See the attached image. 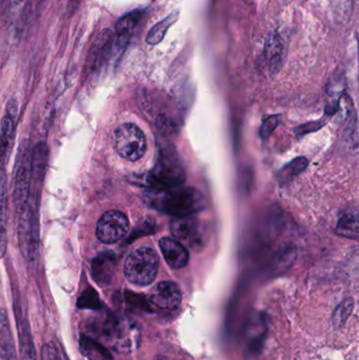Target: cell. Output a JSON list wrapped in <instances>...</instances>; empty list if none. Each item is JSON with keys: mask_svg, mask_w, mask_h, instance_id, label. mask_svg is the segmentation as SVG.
<instances>
[{"mask_svg": "<svg viewBox=\"0 0 359 360\" xmlns=\"http://www.w3.org/2000/svg\"><path fill=\"white\" fill-rule=\"evenodd\" d=\"M150 207L177 217L192 216L206 206L204 195L194 188L177 186L164 190H153L146 195Z\"/></svg>", "mask_w": 359, "mask_h": 360, "instance_id": "obj_1", "label": "cell"}, {"mask_svg": "<svg viewBox=\"0 0 359 360\" xmlns=\"http://www.w3.org/2000/svg\"><path fill=\"white\" fill-rule=\"evenodd\" d=\"M159 269V257L152 247H142L134 250L124 263V276L138 287H146L155 281Z\"/></svg>", "mask_w": 359, "mask_h": 360, "instance_id": "obj_2", "label": "cell"}, {"mask_svg": "<svg viewBox=\"0 0 359 360\" xmlns=\"http://www.w3.org/2000/svg\"><path fill=\"white\" fill-rule=\"evenodd\" d=\"M186 179L184 167L175 151L164 149L159 153L153 170L148 176V184L153 190H164L182 186Z\"/></svg>", "mask_w": 359, "mask_h": 360, "instance_id": "obj_3", "label": "cell"}, {"mask_svg": "<svg viewBox=\"0 0 359 360\" xmlns=\"http://www.w3.org/2000/svg\"><path fill=\"white\" fill-rule=\"evenodd\" d=\"M38 197L31 195L29 205L17 215V236L20 251L27 260L33 261L38 250Z\"/></svg>", "mask_w": 359, "mask_h": 360, "instance_id": "obj_4", "label": "cell"}, {"mask_svg": "<svg viewBox=\"0 0 359 360\" xmlns=\"http://www.w3.org/2000/svg\"><path fill=\"white\" fill-rule=\"evenodd\" d=\"M32 152L28 140L21 142L14 174L13 201L16 213L25 209L31 198Z\"/></svg>", "mask_w": 359, "mask_h": 360, "instance_id": "obj_5", "label": "cell"}, {"mask_svg": "<svg viewBox=\"0 0 359 360\" xmlns=\"http://www.w3.org/2000/svg\"><path fill=\"white\" fill-rule=\"evenodd\" d=\"M113 146L124 160L137 162L146 151V136L136 124H124L114 131Z\"/></svg>", "mask_w": 359, "mask_h": 360, "instance_id": "obj_6", "label": "cell"}, {"mask_svg": "<svg viewBox=\"0 0 359 360\" xmlns=\"http://www.w3.org/2000/svg\"><path fill=\"white\" fill-rule=\"evenodd\" d=\"M171 231L176 240L195 251L204 247L208 238L206 226L202 221L192 216L174 219L171 223Z\"/></svg>", "mask_w": 359, "mask_h": 360, "instance_id": "obj_7", "label": "cell"}, {"mask_svg": "<svg viewBox=\"0 0 359 360\" xmlns=\"http://www.w3.org/2000/svg\"><path fill=\"white\" fill-rule=\"evenodd\" d=\"M129 219L119 211L104 213L96 226V237L101 243L112 245L126 236L129 231Z\"/></svg>", "mask_w": 359, "mask_h": 360, "instance_id": "obj_8", "label": "cell"}, {"mask_svg": "<svg viewBox=\"0 0 359 360\" xmlns=\"http://www.w3.org/2000/svg\"><path fill=\"white\" fill-rule=\"evenodd\" d=\"M182 295L180 287L172 281L158 283L150 296V303L162 313H174L182 305Z\"/></svg>", "mask_w": 359, "mask_h": 360, "instance_id": "obj_9", "label": "cell"}, {"mask_svg": "<svg viewBox=\"0 0 359 360\" xmlns=\"http://www.w3.org/2000/svg\"><path fill=\"white\" fill-rule=\"evenodd\" d=\"M15 319L19 339L20 360H37L35 345L27 315L23 312L19 301L15 303Z\"/></svg>", "mask_w": 359, "mask_h": 360, "instance_id": "obj_10", "label": "cell"}, {"mask_svg": "<svg viewBox=\"0 0 359 360\" xmlns=\"http://www.w3.org/2000/svg\"><path fill=\"white\" fill-rule=\"evenodd\" d=\"M15 104L9 102L7 113L1 122L0 128V170H5L11 154L12 146L14 140V129H15Z\"/></svg>", "mask_w": 359, "mask_h": 360, "instance_id": "obj_11", "label": "cell"}, {"mask_svg": "<svg viewBox=\"0 0 359 360\" xmlns=\"http://www.w3.org/2000/svg\"><path fill=\"white\" fill-rule=\"evenodd\" d=\"M264 56L271 73L276 74L280 72L286 57V48L284 39L278 32H271L266 38Z\"/></svg>", "mask_w": 359, "mask_h": 360, "instance_id": "obj_12", "label": "cell"}, {"mask_svg": "<svg viewBox=\"0 0 359 360\" xmlns=\"http://www.w3.org/2000/svg\"><path fill=\"white\" fill-rule=\"evenodd\" d=\"M144 12L134 11L126 14L118 20L115 26V36H114V46L118 50H124L133 35L138 26L140 25Z\"/></svg>", "mask_w": 359, "mask_h": 360, "instance_id": "obj_13", "label": "cell"}, {"mask_svg": "<svg viewBox=\"0 0 359 360\" xmlns=\"http://www.w3.org/2000/svg\"><path fill=\"white\" fill-rule=\"evenodd\" d=\"M162 255L172 269H182L188 263V252L182 243L170 237H164L159 240Z\"/></svg>", "mask_w": 359, "mask_h": 360, "instance_id": "obj_14", "label": "cell"}, {"mask_svg": "<svg viewBox=\"0 0 359 360\" xmlns=\"http://www.w3.org/2000/svg\"><path fill=\"white\" fill-rule=\"evenodd\" d=\"M0 360H18L9 317L5 310H0Z\"/></svg>", "mask_w": 359, "mask_h": 360, "instance_id": "obj_15", "label": "cell"}, {"mask_svg": "<svg viewBox=\"0 0 359 360\" xmlns=\"http://www.w3.org/2000/svg\"><path fill=\"white\" fill-rule=\"evenodd\" d=\"M8 182L5 170H0V258L7 251Z\"/></svg>", "mask_w": 359, "mask_h": 360, "instance_id": "obj_16", "label": "cell"}, {"mask_svg": "<svg viewBox=\"0 0 359 360\" xmlns=\"http://www.w3.org/2000/svg\"><path fill=\"white\" fill-rule=\"evenodd\" d=\"M114 47V33L111 30H102L92 44L89 60L93 66L100 64L101 60L108 57Z\"/></svg>", "mask_w": 359, "mask_h": 360, "instance_id": "obj_17", "label": "cell"}, {"mask_svg": "<svg viewBox=\"0 0 359 360\" xmlns=\"http://www.w3.org/2000/svg\"><path fill=\"white\" fill-rule=\"evenodd\" d=\"M79 349L88 360H113L107 348L98 343L95 339L81 334L79 337Z\"/></svg>", "mask_w": 359, "mask_h": 360, "instance_id": "obj_18", "label": "cell"}, {"mask_svg": "<svg viewBox=\"0 0 359 360\" xmlns=\"http://www.w3.org/2000/svg\"><path fill=\"white\" fill-rule=\"evenodd\" d=\"M178 18H180V12L175 11L172 12L162 21L157 22L155 26L151 28L149 33L146 35V44H150V46H156V44H160L166 36V32L177 21Z\"/></svg>", "mask_w": 359, "mask_h": 360, "instance_id": "obj_19", "label": "cell"}, {"mask_svg": "<svg viewBox=\"0 0 359 360\" xmlns=\"http://www.w3.org/2000/svg\"><path fill=\"white\" fill-rule=\"evenodd\" d=\"M337 233L349 238H357L358 235V215L356 210H348L340 215Z\"/></svg>", "mask_w": 359, "mask_h": 360, "instance_id": "obj_20", "label": "cell"}, {"mask_svg": "<svg viewBox=\"0 0 359 360\" xmlns=\"http://www.w3.org/2000/svg\"><path fill=\"white\" fill-rule=\"evenodd\" d=\"M331 3L338 21L347 22L350 20L354 10L355 0H331Z\"/></svg>", "mask_w": 359, "mask_h": 360, "instance_id": "obj_21", "label": "cell"}, {"mask_svg": "<svg viewBox=\"0 0 359 360\" xmlns=\"http://www.w3.org/2000/svg\"><path fill=\"white\" fill-rule=\"evenodd\" d=\"M308 162L306 158H298V160H293L292 162L284 167L280 173V182L282 184L290 182L291 179L298 176L304 169H306Z\"/></svg>", "mask_w": 359, "mask_h": 360, "instance_id": "obj_22", "label": "cell"}, {"mask_svg": "<svg viewBox=\"0 0 359 360\" xmlns=\"http://www.w3.org/2000/svg\"><path fill=\"white\" fill-rule=\"evenodd\" d=\"M77 307L79 309L100 310L102 305L97 293L90 287L78 299Z\"/></svg>", "mask_w": 359, "mask_h": 360, "instance_id": "obj_23", "label": "cell"}, {"mask_svg": "<svg viewBox=\"0 0 359 360\" xmlns=\"http://www.w3.org/2000/svg\"><path fill=\"white\" fill-rule=\"evenodd\" d=\"M353 305H354V303H353L352 299H347L337 307L334 314H333V325L335 327L340 328L345 325L347 319L352 313Z\"/></svg>", "mask_w": 359, "mask_h": 360, "instance_id": "obj_24", "label": "cell"}, {"mask_svg": "<svg viewBox=\"0 0 359 360\" xmlns=\"http://www.w3.org/2000/svg\"><path fill=\"white\" fill-rule=\"evenodd\" d=\"M41 360H61L59 349L54 341L45 343L41 349Z\"/></svg>", "mask_w": 359, "mask_h": 360, "instance_id": "obj_25", "label": "cell"}, {"mask_svg": "<svg viewBox=\"0 0 359 360\" xmlns=\"http://www.w3.org/2000/svg\"><path fill=\"white\" fill-rule=\"evenodd\" d=\"M278 122H280V120H278V116L269 117L262 124V131H260L262 138H268L269 135L272 134L273 131L275 130L276 126H278Z\"/></svg>", "mask_w": 359, "mask_h": 360, "instance_id": "obj_26", "label": "cell"}, {"mask_svg": "<svg viewBox=\"0 0 359 360\" xmlns=\"http://www.w3.org/2000/svg\"><path fill=\"white\" fill-rule=\"evenodd\" d=\"M80 1H81V0H69L70 5H71L72 7H76V6L79 5Z\"/></svg>", "mask_w": 359, "mask_h": 360, "instance_id": "obj_27", "label": "cell"}, {"mask_svg": "<svg viewBox=\"0 0 359 360\" xmlns=\"http://www.w3.org/2000/svg\"><path fill=\"white\" fill-rule=\"evenodd\" d=\"M20 1H23V0H14V3H19Z\"/></svg>", "mask_w": 359, "mask_h": 360, "instance_id": "obj_28", "label": "cell"}]
</instances>
